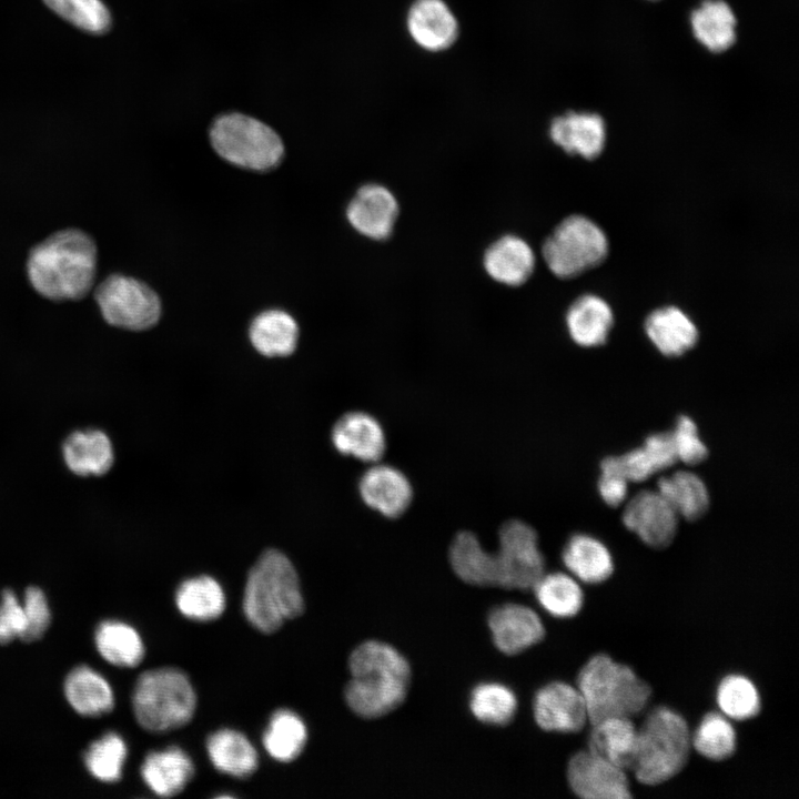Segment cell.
<instances>
[{
	"label": "cell",
	"mask_w": 799,
	"mask_h": 799,
	"mask_svg": "<svg viewBox=\"0 0 799 799\" xmlns=\"http://www.w3.org/2000/svg\"><path fill=\"white\" fill-rule=\"evenodd\" d=\"M27 272L33 289L49 300L82 299L94 285L95 244L80 230L59 231L31 250Z\"/></svg>",
	"instance_id": "cell-1"
},
{
	"label": "cell",
	"mask_w": 799,
	"mask_h": 799,
	"mask_svg": "<svg viewBox=\"0 0 799 799\" xmlns=\"http://www.w3.org/2000/svg\"><path fill=\"white\" fill-rule=\"evenodd\" d=\"M351 679L345 687L350 709L362 718H378L405 699L411 669L392 646L370 640L356 647L348 659Z\"/></svg>",
	"instance_id": "cell-2"
},
{
	"label": "cell",
	"mask_w": 799,
	"mask_h": 799,
	"mask_svg": "<svg viewBox=\"0 0 799 799\" xmlns=\"http://www.w3.org/2000/svg\"><path fill=\"white\" fill-rule=\"evenodd\" d=\"M242 606L247 621L264 634L276 631L285 620L303 613L299 576L283 553H262L249 572Z\"/></svg>",
	"instance_id": "cell-3"
},
{
	"label": "cell",
	"mask_w": 799,
	"mask_h": 799,
	"mask_svg": "<svg viewBox=\"0 0 799 799\" xmlns=\"http://www.w3.org/2000/svg\"><path fill=\"white\" fill-rule=\"evenodd\" d=\"M588 715L595 724L608 717H628L643 711L650 697L649 685L627 665L606 654L593 656L577 677Z\"/></svg>",
	"instance_id": "cell-4"
},
{
	"label": "cell",
	"mask_w": 799,
	"mask_h": 799,
	"mask_svg": "<svg viewBox=\"0 0 799 799\" xmlns=\"http://www.w3.org/2000/svg\"><path fill=\"white\" fill-rule=\"evenodd\" d=\"M690 749L691 734L686 719L668 707H658L638 728L630 769L640 783L657 786L682 770Z\"/></svg>",
	"instance_id": "cell-5"
},
{
	"label": "cell",
	"mask_w": 799,
	"mask_h": 799,
	"mask_svg": "<svg viewBox=\"0 0 799 799\" xmlns=\"http://www.w3.org/2000/svg\"><path fill=\"white\" fill-rule=\"evenodd\" d=\"M138 724L150 732H164L186 725L196 707L194 688L174 667L150 669L135 681L132 694Z\"/></svg>",
	"instance_id": "cell-6"
},
{
	"label": "cell",
	"mask_w": 799,
	"mask_h": 799,
	"mask_svg": "<svg viewBox=\"0 0 799 799\" xmlns=\"http://www.w3.org/2000/svg\"><path fill=\"white\" fill-rule=\"evenodd\" d=\"M490 566L492 586L532 589L546 566L537 528L520 517L504 519L495 533Z\"/></svg>",
	"instance_id": "cell-7"
},
{
	"label": "cell",
	"mask_w": 799,
	"mask_h": 799,
	"mask_svg": "<svg viewBox=\"0 0 799 799\" xmlns=\"http://www.w3.org/2000/svg\"><path fill=\"white\" fill-rule=\"evenodd\" d=\"M609 241L605 231L583 214L564 218L544 240L542 255L558 279L569 280L605 262Z\"/></svg>",
	"instance_id": "cell-8"
},
{
	"label": "cell",
	"mask_w": 799,
	"mask_h": 799,
	"mask_svg": "<svg viewBox=\"0 0 799 799\" xmlns=\"http://www.w3.org/2000/svg\"><path fill=\"white\" fill-rule=\"evenodd\" d=\"M210 140L222 159L243 169L267 171L279 165L284 155L283 142L273 129L241 113L218 118Z\"/></svg>",
	"instance_id": "cell-9"
},
{
	"label": "cell",
	"mask_w": 799,
	"mask_h": 799,
	"mask_svg": "<svg viewBox=\"0 0 799 799\" xmlns=\"http://www.w3.org/2000/svg\"><path fill=\"white\" fill-rule=\"evenodd\" d=\"M94 299L105 322L115 327L142 331L155 325L161 316L158 294L131 276H108L97 286Z\"/></svg>",
	"instance_id": "cell-10"
},
{
	"label": "cell",
	"mask_w": 799,
	"mask_h": 799,
	"mask_svg": "<svg viewBox=\"0 0 799 799\" xmlns=\"http://www.w3.org/2000/svg\"><path fill=\"white\" fill-rule=\"evenodd\" d=\"M356 487L363 506L390 520L402 517L412 506L415 495L408 474L386 459L366 465Z\"/></svg>",
	"instance_id": "cell-11"
},
{
	"label": "cell",
	"mask_w": 799,
	"mask_h": 799,
	"mask_svg": "<svg viewBox=\"0 0 799 799\" xmlns=\"http://www.w3.org/2000/svg\"><path fill=\"white\" fill-rule=\"evenodd\" d=\"M337 453L368 465L384 459L387 433L383 422L367 409H351L337 417L331 429Z\"/></svg>",
	"instance_id": "cell-12"
},
{
	"label": "cell",
	"mask_w": 799,
	"mask_h": 799,
	"mask_svg": "<svg viewBox=\"0 0 799 799\" xmlns=\"http://www.w3.org/2000/svg\"><path fill=\"white\" fill-rule=\"evenodd\" d=\"M567 779L573 792L584 799L631 797L626 770L588 749L570 758Z\"/></svg>",
	"instance_id": "cell-13"
},
{
	"label": "cell",
	"mask_w": 799,
	"mask_h": 799,
	"mask_svg": "<svg viewBox=\"0 0 799 799\" xmlns=\"http://www.w3.org/2000/svg\"><path fill=\"white\" fill-rule=\"evenodd\" d=\"M621 519L643 543L661 549L674 540L679 517L657 489H644L628 499Z\"/></svg>",
	"instance_id": "cell-14"
},
{
	"label": "cell",
	"mask_w": 799,
	"mask_h": 799,
	"mask_svg": "<svg viewBox=\"0 0 799 799\" xmlns=\"http://www.w3.org/2000/svg\"><path fill=\"white\" fill-rule=\"evenodd\" d=\"M400 215L394 193L383 184L367 183L358 188L346 208L350 225L362 236L384 241L391 237Z\"/></svg>",
	"instance_id": "cell-15"
},
{
	"label": "cell",
	"mask_w": 799,
	"mask_h": 799,
	"mask_svg": "<svg viewBox=\"0 0 799 799\" xmlns=\"http://www.w3.org/2000/svg\"><path fill=\"white\" fill-rule=\"evenodd\" d=\"M533 710L536 724L546 731L578 732L588 721L580 691L562 681L542 687L534 697Z\"/></svg>",
	"instance_id": "cell-16"
},
{
	"label": "cell",
	"mask_w": 799,
	"mask_h": 799,
	"mask_svg": "<svg viewBox=\"0 0 799 799\" xmlns=\"http://www.w3.org/2000/svg\"><path fill=\"white\" fill-rule=\"evenodd\" d=\"M552 142L568 155L597 159L606 145V123L596 112L569 110L550 120Z\"/></svg>",
	"instance_id": "cell-17"
},
{
	"label": "cell",
	"mask_w": 799,
	"mask_h": 799,
	"mask_svg": "<svg viewBox=\"0 0 799 799\" xmlns=\"http://www.w3.org/2000/svg\"><path fill=\"white\" fill-rule=\"evenodd\" d=\"M412 40L428 52H443L459 36L458 21L444 0H414L406 16Z\"/></svg>",
	"instance_id": "cell-18"
},
{
	"label": "cell",
	"mask_w": 799,
	"mask_h": 799,
	"mask_svg": "<svg viewBox=\"0 0 799 799\" xmlns=\"http://www.w3.org/2000/svg\"><path fill=\"white\" fill-rule=\"evenodd\" d=\"M495 646L506 655H516L539 643L545 635L539 616L529 607L504 604L488 616Z\"/></svg>",
	"instance_id": "cell-19"
},
{
	"label": "cell",
	"mask_w": 799,
	"mask_h": 799,
	"mask_svg": "<svg viewBox=\"0 0 799 799\" xmlns=\"http://www.w3.org/2000/svg\"><path fill=\"white\" fill-rule=\"evenodd\" d=\"M482 262L484 271L494 282L517 287L533 275L536 256L526 240L504 234L485 249Z\"/></svg>",
	"instance_id": "cell-20"
},
{
	"label": "cell",
	"mask_w": 799,
	"mask_h": 799,
	"mask_svg": "<svg viewBox=\"0 0 799 799\" xmlns=\"http://www.w3.org/2000/svg\"><path fill=\"white\" fill-rule=\"evenodd\" d=\"M644 330L651 344L668 357L686 354L695 347L699 338L692 318L676 305L653 310L645 318Z\"/></svg>",
	"instance_id": "cell-21"
},
{
	"label": "cell",
	"mask_w": 799,
	"mask_h": 799,
	"mask_svg": "<svg viewBox=\"0 0 799 799\" xmlns=\"http://www.w3.org/2000/svg\"><path fill=\"white\" fill-rule=\"evenodd\" d=\"M614 312L606 300L585 293L576 297L565 314L570 340L581 347L604 345L614 326Z\"/></svg>",
	"instance_id": "cell-22"
},
{
	"label": "cell",
	"mask_w": 799,
	"mask_h": 799,
	"mask_svg": "<svg viewBox=\"0 0 799 799\" xmlns=\"http://www.w3.org/2000/svg\"><path fill=\"white\" fill-rule=\"evenodd\" d=\"M677 462L670 433L649 435L640 447L608 456L600 465L619 472L629 483H640Z\"/></svg>",
	"instance_id": "cell-23"
},
{
	"label": "cell",
	"mask_w": 799,
	"mask_h": 799,
	"mask_svg": "<svg viewBox=\"0 0 799 799\" xmlns=\"http://www.w3.org/2000/svg\"><path fill=\"white\" fill-rule=\"evenodd\" d=\"M62 456L69 471L82 477L104 475L114 463L112 442L98 428L71 433L63 442Z\"/></svg>",
	"instance_id": "cell-24"
},
{
	"label": "cell",
	"mask_w": 799,
	"mask_h": 799,
	"mask_svg": "<svg viewBox=\"0 0 799 799\" xmlns=\"http://www.w3.org/2000/svg\"><path fill=\"white\" fill-rule=\"evenodd\" d=\"M689 22L695 39L711 53H724L737 41V18L725 0H702Z\"/></svg>",
	"instance_id": "cell-25"
},
{
	"label": "cell",
	"mask_w": 799,
	"mask_h": 799,
	"mask_svg": "<svg viewBox=\"0 0 799 799\" xmlns=\"http://www.w3.org/2000/svg\"><path fill=\"white\" fill-rule=\"evenodd\" d=\"M562 560L569 574L585 584H600L614 572L609 549L588 534L572 535L563 547Z\"/></svg>",
	"instance_id": "cell-26"
},
{
	"label": "cell",
	"mask_w": 799,
	"mask_h": 799,
	"mask_svg": "<svg viewBox=\"0 0 799 799\" xmlns=\"http://www.w3.org/2000/svg\"><path fill=\"white\" fill-rule=\"evenodd\" d=\"M193 775L191 758L179 747L151 751L141 766L143 781L161 797H172L181 792Z\"/></svg>",
	"instance_id": "cell-27"
},
{
	"label": "cell",
	"mask_w": 799,
	"mask_h": 799,
	"mask_svg": "<svg viewBox=\"0 0 799 799\" xmlns=\"http://www.w3.org/2000/svg\"><path fill=\"white\" fill-rule=\"evenodd\" d=\"M64 696L70 706L80 715L99 717L114 707L113 690L108 680L93 668L74 667L64 679Z\"/></svg>",
	"instance_id": "cell-28"
},
{
	"label": "cell",
	"mask_w": 799,
	"mask_h": 799,
	"mask_svg": "<svg viewBox=\"0 0 799 799\" xmlns=\"http://www.w3.org/2000/svg\"><path fill=\"white\" fill-rule=\"evenodd\" d=\"M588 750L627 770L631 768L638 728L628 717H608L591 724Z\"/></svg>",
	"instance_id": "cell-29"
},
{
	"label": "cell",
	"mask_w": 799,
	"mask_h": 799,
	"mask_svg": "<svg viewBox=\"0 0 799 799\" xmlns=\"http://www.w3.org/2000/svg\"><path fill=\"white\" fill-rule=\"evenodd\" d=\"M249 337L253 347L264 356H287L296 347L299 326L287 312L266 310L251 322Z\"/></svg>",
	"instance_id": "cell-30"
},
{
	"label": "cell",
	"mask_w": 799,
	"mask_h": 799,
	"mask_svg": "<svg viewBox=\"0 0 799 799\" xmlns=\"http://www.w3.org/2000/svg\"><path fill=\"white\" fill-rule=\"evenodd\" d=\"M657 490L671 506L678 517L697 520L708 510L710 497L700 476L687 469H680L658 481Z\"/></svg>",
	"instance_id": "cell-31"
},
{
	"label": "cell",
	"mask_w": 799,
	"mask_h": 799,
	"mask_svg": "<svg viewBox=\"0 0 799 799\" xmlns=\"http://www.w3.org/2000/svg\"><path fill=\"white\" fill-rule=\"evenodd\" d=\"M206 750L213 766L221 772L245 778L257 768V754L240 731L220 729L209 736Z\"/></svg>",
	"instance_id": "cell-32"
},
{
	"label": "cell",
	"mask_w": 799,
	"mask_h": 799,
	"mask_svg": "<svg viewBox=\"0 0 799 799\" xmlns=\"http://www.w3.org/2000/svg\"><path fill=\"white\" fill-rule=\"evenodd\" d=\"M175 604L186 618L210 621L222 615L225 596L221 585L213 577L201 575L180 584L175 593Z\"/></svg>",
	"instance_id": "cell-33"
},
{
	"label": "cell",
	"mask_w": 799,
	"mask_h": 799,
	"mask_svg": "<svg viewBox=\"0 0 799 799\" xmlns=\"http://www.w3.org/2000/svg\"><path fill=\"white\" fill-rule=\"evenodd\" d=\"M99 654L118 667H135L144 657V645L139 633L120 620H104L94 634Z\"/></svg>",
	"instance_id": "cell-34"
},
{
	"label": "cell",
	"mask_w": 799,
	"mask_h": 799,
	"mask_svg": "<svg viewBox=\"0 0 799 799\" xmlns=\"http://www.w3.org/2000/svg\"><path fill=\"white\" fill-rule=\"evenodd\" d=\"M532 589L540 606L557 618L577 615L584 604V593L578 580L563 572L544 573Z\"/></svg>",
	"instance_id": "cell-35"
},
{
	"label": "cell",
	"mask_w": 799,
	"mask_h": 799,
	"mask_svg": "<svg viewBox=\"0 0 799 799\" xmlns=\"http://www.w3.org/2000/svg\"><path fill=\"white\" fill-rule=\"evenodd\" d=\"M307 731L303 720L292 710L273 712L263 735V745L271 757L290 762L299 757L305 746Z\"/></svg>",
	"instance_id": "cell-36"
},
{
	"label": "cell",
	"mask_w": 799,
	"mask_h": 799,
	"mask_svg": "<svg viewBox=\"0 0 799 799\" xmlns=\"http://www.w3.org/2000/svg\"><path fill=\"white\" fill-rule=\"evenodd\" d=\"M469 709L473 716L484 724L505 726L516 714L517 699L508 687L497 682H485L472 690Z\"/></svg>",
	"instance_id": "cell-37"
},
{
	"label": "cell",
	"mask_w": 799,
	"mask_h": 799,
	"mask_svg": "<svg viewBox=\"0 0 799 799\" xmlns=\"http://www.w3.org/2000/svg\"><path fill=\"white\" fill-rule=\"evenodd\" d=\"M691 747L710 760L730 757L737 747V735L729 718L719 712L707 714L691 735Z\"/></svg>",
	"instance_id": "cell-38"
},
{
	"label": "cell",
	"mask_w": 799,
	"mask_h": 799,
	"mask_svg": "<svg viewBox=\"0 0 799 799\" xmlns=\"http://www.w3.org/2000/svg\"><path fill=\"white\" fill-rule=\"evenodd\" d=\"M716 701L721 714L734 720L754 718L761 707L756 685L748 677L738 674L721 679L716 690Z\"/></svg>",
	"instance_id": "cell-39"
},
{
	"label": "cell",
	"mask_w": 799,
	"mask_h": 799,
	"mask_svg": "<svg viewBox=\"0 0 799 799\" xmlns=\"http://www.w3.org/2000/svg\"><path fill=\"white\" fill-rule=\"evenodd\" d=\"M127 754L123 738L110 731L90 744L83 759L88 771L94 778L103 782H115L121 778Z\"/></svg>",
	"instance_id": "cell-40"
},
{
	"label": "cell",
	"mask_w": 799,
	"mask_h": 799,
	"mask_svg": "<svg viewBox=\"0 0 799 799\" xmlns=\"http://www.w3.org/2000/svg\"><path fill=\"white\" fill-rule=\"evenodd\" d=\"M58 16L73 26L92 33H104L111 26V16L101 0H43Z\"/></svg>",
	"instance_id": "cell-41"
},
{
	"label": "cell",
	"mask_w": 799,
	"mask_h": 799,
	"mask_svg": "<svg viewBox=\"0 0 799 799\" xmlns=\"http://www.w3.org/2000/svg\"><path fill=\"white\" fill-rule=\"evenodd\" d=\"M670 437L677 462L680 461L687 465H697L704 462L708 456V449L700 438L695 422L686 416H680Z\"/></svg>",
	"instance_id": "cell-42"
},
{
	"label": "cell",
	"mask_w": 799,
	"mask_h": 799,
	"mask_svg": "<svg viewBox=\"0 0 799 799\" xmlns=\"http://www.w3.org/2000/svg\"><path fill=\"white\" fill-rule=\"evenodd\" d=\"M22 606L27 627L20 639L30 643L45 633L51 621V613L44 593L37 586L26 589Z\"/></svg>",
	"instance_id": "cell-43"
},
{
	"label": "cell",
	"mask_w": 799,
	"mask_h": 799,
	"mask_svg": "<svg viewBox=\"0 0 799 799\" xmlns=\"http://www.w3.org/2000/svg\"><path fill=\"white\" fill-rule=\"evenodd\" d=\"M27 627L22 603L11 589L2 591L0 603V644H9L20 638Z\"/></svg>",
	"instance_id": "cell-44"
},
{
	"label": "cell",
	"mask_w": 799,
	"mask_h": 799,
	"mask_svg": "<svg viewBox=\"0 0 799 799\" xmlns=\"http://www.w3.org/2000/svg\"><path fill=\"white\" fill-rule=\"evenodd\" d=\"M628 484L619 472L600 465L598 492L607 505L617 507L623 504L628 495Z\"/></svg>",
	"instance_id": "cell-45"
},
{
	"label": "cell",
	"mask_w": 799,
	"mask_h": 799,
	"mask_svg": "<svg viewBox=\"0 0 799 799\" xmlns=\"http://www.w3.org/2000/svg\"><path fill=\"white\" fill-rule=\"evenodd\" d=\"M649 1H659V0H649Z\"/></svg>",
	"instance_id": "cell-46"
}]
</instances>
